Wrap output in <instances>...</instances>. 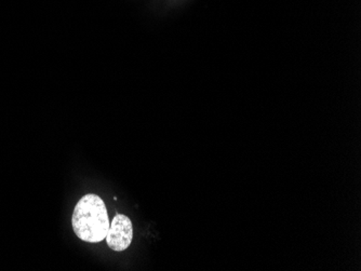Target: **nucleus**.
<instances>
[{
	"instance_id": "f257e3e1",
	"label": "nucleus",
	"mask_w": 361,
	"mask_h": 271,
	"mask_svg": "<svg viewBox=\"0 0 361 271\" xmlns=\"http://www.w3.org/2000/svg\"><path fill=\"white\" fill-rule=\"evenodd\" d=\"M75 234L88 243H99L107 237L109 218L107 205L100 196L88 194L77 203L72 217Z\"/></svg>"
},
{
	"instance_id": "f03ea898",
	"label": "nucleus",
	"mask_w": 361,
	"mask_h": 271,
	"mask_svg": "<svg viewBox=\"0 0 361 271\" xmlns=\"http://www.w3.org/2000/svg\"><path fill=\"white\" fill-rule=\"evenodd\" d=\"M133 238V226L128 216L115 215L107 232V243L113 251L122 252L130 247Z\"/></svg>"
}]
</instances>
